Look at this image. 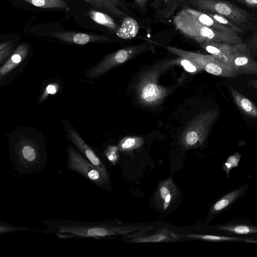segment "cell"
<instances>
[{
	"instance_id": "cell-1",
	"label": "cell",
	"mask_w": 257,
	"mask_h": 257,
	"mask_svg": "<svg viewBox=\"0 0 257 257\" xmlns=\"http://www.w3.org/2000/svg\"><path fill=\"white\" fill-rule=\"evenodd\" d=\"M42 223L46 226V231L53 233L61 238L74 237L101 238L130 232L105 222H94L70 219L45 220Z\"/></svg>"
},
{
	"instance_id": "cell-2",
	"label": "cell",
	"mask_w": 257,
	"mask_h": 257,
	"mask_svg": "<svg viewBox=\"0 0 257 257\" xmlns=\"http://www.w3.org/2000/svg\"><path fill=\"white\" fill-rule=\"evenodd\" d=\"M10 152L11 162L19 173L40 171L47 162L44 144L24 135L11 143Z\"/></svg>"
},
{
	"instance_id": "cell-3",
	"label": "cell",
	"mask_w": 257,
	"mask_h": 257,
	"mask_svg": "<svg viewBox=\"0 0 257 257\" xmlns=\"http://www.w3.org/2000/svg\"><path fill=\"white\" fill-rule=\"evenodd\" d=\"M173 23L182 34L198 43L206 41H219L232 45L244 43L237 33L220 31L202 25L191 19L183 9L174 16Z\"/></svg>"
},
{
	"instance_id": "cell-4",
	"label": "cell",
	"mask_w": 257,
	"mask_h": 257,
	"mask_svg": "<svg viewBox=\"0 0 257 257\" xmlns=\"http://www.w3.org/2000/svg\"><path fill=\"white\" fill-rule=\"evenodd\" d=\"M167 49L179 57L191 60L202 70L211 74L229 78H235L237 76L231 65L211 54H202L171 46L167 47Z\"/></svg>"
},
{
	"instance_id": "cell-5",
	"label": "cell",
	"mask_w": 257,
	"mask_h": 257,
	"mask_svg": "<svg viewBox=\"0 0 257 257\" xmlns=\"http://www.w3.org/2000/svg\"><path fill=\"white\" fill-rule=\"evenodd\" d=\"M217 115L216 110L201 112L196 115L182 135L181 143L183 146L190 148L202 145Z\"/></svg>"
},
{
	"instance_id": "cell-6",
	"label": "cell",
	"mask_w": 257,
	"mask_h": 257,
	"mask_svg": "<svg viewBox=\"0 0 257 257\" xmlns=\"http://www.w3.org/2000/svg\"><path fill=\"white\" fill-rule=\"evenodd\" d=\"M203 12L212 13L225 17L237 25L246 23L249 19L246 11L222 0H188Z\"/></svg>"
},
{
	"instance_id": "cell-7",
	"label": "cell",
	"mask_w": 257,
	"mask_h": 257,
	"mask_svg": "<svg viewBox=\"0 0 257 257\" xmlns=\"http://www.w3.org/2000/svg\"><path fill=\"white\" fill-rule=\"evenodd\" d=\"M67 167L88 180L94 185L103 187L108 182L99 170L73 147L67 149Z\"/></svg>"
},
{
	"instance_id": "cell-8",
	"label": "cell",
	"mask_w": 257,
	"mask_h": 257,
	"mask_svg": "<svg viewBox=\"0 0 257 257\" xmlns=\"http://www.w3.org/2000/svg\"><path fill=\"white\" fill-rule=\"evenodd\" d=\"M147 47L146 45H141L119 50L105 57L96 66L90 69L86 75L91 78L99 77L115 66L124 63Z\"/></svg>"
},
{
	"instance_id": "cell-9",
	"label": "cell",
	"mask_w": 257,
	"mask_h": 257,
	"mask_svg": "<svg viewBox=\"0 0 257 257\" xmlns=\"http://www.w3.org/2000/svg\"><path fill=\"white\" fill-rule=\"evenodd\" d=\"M158 74L154 70L144 75L139 89L141 100L145 103L158 102L166 95V91L158 83Z\"/></svg>"
},
{
	"instance_id": "cell-10",
	"label": "cell",
	"mask_w": 257,
	"mask_h": 257,
	"mask_svg": "<svg viewBox=\"0 0 257 257\" xmlns=\"http://www.w3.org/2000/svg\"><path fill=\"white\" fill-rule=\"evenodd\" d=\"M230 64L237 75L243 74L257 75V61L250 56L249 48L244 43L240 45L231 57Z\"/></svg>"
},
{
	"instance_id": "cell-11",
	"label": "cell",
	"mask_w": 257,
	"mask_h": 257,
	"mask_svg": "<svg viewBox=\"0 0 257 257\" xmlns=\"http://www.w3.org/2000/svg\"><path fill=\"white\" fill-rule=\"evenodd\" d=\"M68 132L69 140L84 157L99 170L106 181L108 182L109 178L105 167L92 149L74 130L69 128Z\"/></svg>"
},
{
	"instance_id": "cell-12",
	"label": "cell",
	"mask_w": 257,
	"mask_h": 257,
	"mask_svg": "<svg viewBox=\"0 0 257 257\" xmlns=\"http://www.w3.org/2000/svg\"><path fill=\"white\" fill-rule=\"evenodd\" d=\"M205 51L230 64L232 55L237 50L241 44L232 45L227 43L206 41L199 43Z\"/></svg>"
},
{
	"instance_id": "cell-13",
	"label": "cell",
	"mask_w": 257,
	"mask_h": 257,
	"mask_svg": "<svg viewBox=\"0 0 257 257\" xmlns=\"http://www.w3.org/2000/svg\"><path fill=\"white\" fill-rule=\"evenodd\" d=\"M183 10L191 19L202 25L220 31L236 33L232 30L222 26L203 12L188 7L184 8Z\"/></svg>"
},
{
	"instance_id": "cell-14",
	"label": "cell",
	"mask_w": 257,
	"mask_h": 257,
	"mask_svg": "<svg viewBox=\"0 0 257 257\" xmlns=\"http://www.w3.org/2000/svg\"><path fill=\"white\" fill-rule=\"evenodd\" d=\"M28 51L29 46L26 44L20 45L17 48L6 62L1 66L0 68L1 80L25 59Z\"/></svg>"
},
{
	"instance_id": "cell-15",
	"label": "cell",
	"mask_w": 257,
	"mask_h": 257,
	"mask_svg": "<svg viewBox=\"0 0 257 257\" xmlns=\"http://www.w3.org/2000/svg\"><path fill=\"white\" fill-rule=\"evenodd\" d=\"M229 90L235 103L244 114L257 117V107L250 100L231 86Z\"/></svg>"
},
{
	"instance_id": "cell-16",
	"label": "cell",
	"mask_w": 257,
	"mask_h": 257,
	"mask_svg": "<svg viewBox=\"0 0 257 257\" xmlns=\"http://www.w3.org/2000/svg\"><path fill=\"white\" fill-rule=\"evenodd\" d=\"M139 26L134 19L126 17L123 19L121 25L115 32L117 37L123 39H131L135 38L139 31Z\"/></svg>"
},
{
	"instance_id": "cell-17",
	"label": "cell",
	"mask_w": 257,
	"mask_h": 257,
	"mask_svg": "<svg viewBox=\"0 0 257 257\" xmlns=\"http://www.w3.org/2000/svg\"><path fill=\"white\" fill-rule=\"evenodd\" d=\"M55 37L63 41L78 45H85L90 42L108 39L106 37L92 36L82 33L75 34L62 33L56 35Z\"/></svg>"
},
{
	"instance_id": "cell-18",
	"label": "cell",
	"mask_w": 257,
	"mask_h": 257,
	"mask_svg": "<svg viewBox=\"0 0 257 257\" xmlns=\"http://www.w3.org/2000/svg\"><path fill=\"white\" fill-rule=\"evenodd\" d=\"M90 4H92L96 6H98L109 11L117 17L122 18L126 17V14L122 11L119 7L124 9L125 10L127 9L121 3L119 0H85Z\"/></svg>"
},
{
	"instance_id": "cell-19",
	"label": "cell",
	"mask_w": 257,
	"mask_h": 257,
	"mask_svg": "<svg viewBox=\"0 0 257 257\" xmlns=\"http://www.w3.org/2000/svg\"><path fill=\"white\" fill-rule=\"evenodd\" d=\"M243 192L241 188L235 189L222 197L216 202L211 209V213H216L222 210L235 200Z\"/></svg>"
},
{
	"instance_id": "cell-20",
	"label": "cell",
	"mask_w": 257,
	"mask_h": 257,
	"mask_svg": "<svg viewBox=\"0 0 257 257\" xmlns=\"http://www.w3.org/2000/svg\"><path fill=\"white\" fill-rule=\"evenodd\" d=\"M175 188L171 180L162 182L159 188V196L163 200V209H166L170 204L175 195Z\"/></svg>"
},
{
	"instance_id": "cell-21",
	"label": "cell",
	"mask_w": 257,
	"mask_h": 257,
	"mask_svg": "<svg viewBox=\"0 0 257 257\" xmlns=\"http://www.w3.org/2000/svg\"><path fill=\"white\" fill-rule=\"evenodd\" d=\"M89 17L95 23L103 25L112 31H116L119 27L109 16L98 11L91 10L88 13Z\"/></svg>"
},
{
	"instance_id": "cell-22",
	"label": "cell",
	"mask_w": 257,
	"mask_h": 257,
	"mask_svg": "<svg viewBox=\"0 0 257 257\" xmlns=\"http://www.w3.org/2000/svg\"><path fill=\"white\" fill-rule=\"evenodd\" d=\"M42 8H59L68 10L66 3L63 0H23Z\"/></svg>"
},
{
	"instance_id": "cell-23",
	"label": "cell",
	"mask_w": 257,
	"mask_h": 257,
	"mask_svg": "<svg viewBox=\"0 0 257 257\" xmlns=\"http://www.w3.org/2000/svg\"><path fill=\"white\" fill-rule=\"evenodd\" d=\"M220 230L236 234H245L257 233V227L245 225H227L218 227Z\"/></svg>"
},
{
	"instance_id": "cell-24",
	"label": "cell",
	"mask_w": 257,
	"mask_h": 257,
	"mask_svg": "<svg viewBox=\"0 0 257 257\" xmlns=\"http://www.w3.org/2000/svg\"><path fill=\"white\" fill-rule=\"evenodd\" d=\"M206 13L222 26L232 30L236 33L242 32V30L240 27L225 17L212 13Z\"/></svg>"
},
{
	"instance_id": "cell-25",
	"label": "cell",
	"mask_w": 257,
	"mask_h": 257,
	"mask_svg": "<svg viewBox=\"0 0 257 257\" xmlns=\"http://www.w3.org/2000/svg\"><path fill=\"white\" fill-rule=\"evenodd\" d=\"M143 143V139L141 138L126 137L120 141L119 147L121 150L128 151L139 147Z\"/></svg>"
},
{
	"instance_id": "cell-26",
	"label": "cell",
	"mask_w": 257,
	"mask_h": 257,
	"mask_svg": "<svg viewBox=\"0 0 257 257\" xmlns=\"http://www.w3.org/2000/svg\"><path fill=\"white\" fill-rule=\"evenodd\" d=\"M174 63L179 64L185 71L189 73H196L202 70L196 63L187 58L180 57Z\"/></svg>"
},
{
	"instance_id": "cell-27",
	"label": "cell",
	"mask_w": 257,
	"mask_h": 257,
	"mask_svg": "<svg viewBox=\"0 0 257 257\" xmlns=\"http://www.w3.org/2000/svg\"><path fill=\"white\" fill-rule=\"evenodd\" d=\"M34 229L27 227L19 226L16 225L11 224L9 223L0 222V234H5L13 233L16 231H31Z\"/></svg>"
},
{
	"instance_id": "cell-28",
	"label": "cell",
	"mask_w": 257,
	"mask_h": 257,
	"mask_svg": "<svg viewBox=\"0 0 257 257\" xmlns=\"http://www.w3.org/2000/svg\"><path fill=\"white\" fill-rule=\"evenodd\" d=\"M189 237L199 238L204 240L210 241H222V240H238L240 238L234 237H228L224 236H217L212 235H198V234H189L187 235Z\"/></svg>"
},
{
	"instance_id": "cell-29",
	"label": "cell",
	"mask_w": 257,
	"mask_h": 257,
	"mask_svg": "<svg viewBox=\"0 0 257 257\" xmlns=\"http://www.w3.org/2000/svg\"><path fill=\"white\" fill-rule=\"evenodd\" d=\"M240 158L241 156L238 153H236L234 155L230 156L228 158L226 162L223 165V170L226 172L227 176L230 170L238 165Z\"/></svg>"
},
{
	"instance_id": "cell-30",
	"label": "cell",
	"mask_w": 257,
	"mask_h": 257,
	"mask_svg": "<svg viewBox=\"0 0 257 257\" xmlns=\"http://www.w3.org/2000/svg\"><path fill=\"white\" fill-rule=\"evenodd\" d=\"M169 238V236L165 235L164 234L160 233L152 236L143 237L141 238H138L136 239L137 242H157L161 241L162 240H167Z\"/></svg>"
},
{
	"instance_id": "cell-31",
	"label": "cell",
	"mask_w": 257,
	"mask_h": 257,
	"mask_svg": "<svg viewBox=\"0 0 257 257\" xmlns=\"http://www.w3.org/2000/svg\"><path fill=\"white\" fill-rule=\"evenodd\" d=\"M59 88V85L57 84H50L45 89L42 96L40 97V101L44 100L49 94H55L57 92Z\"/></svg>"
},
{
	"instance_id": "cell-32",
	"label": "cell",
	"mask_w": 257,
	"mask_h": 257,
	"mask_svg": "<svg viewBox=\"0 0 257 257\" xmlns=\"http://www.w3.org/2000/svg\"><path fill=\"white\" fill-rule=\"evenodd\" d=\"M118 148L115 146H109L107 150L106 156L108 159L111 162L114 163L118 158L117 152Z\"/></svg>"
},
{
	"instance_id": "cell-33",
	"label": "cell",
	"mask_w": 257,
	"mask_h": 257,
	"mask_svg": "<svg viewBox=\"0 0 257 257\" xmlns=\"http://www.w3.org/2000/svg\"><path fill=\"white\" fill-rule=\"evenodd\" d=\"M11 46H9L6 48L0 50V62L2 63L7 58L11 52Z\"/></svg>"
},
{
	"instance_id": "cell-34",
	"label": "cell",
	"mask_w": 257,
	"mask_h": 257,
	"mask_svg": "<svg viewBox=\"0 0 257 257\" xmlns=\"http://www.w3.org/2000/svg\"><path fill=\"white\" fill-rule=\"evenodd\" d=\"M250 7L257 9V0H234Z\"/></svg>"
},
{
	"instance_id": "cell-35",
	"label": "cell",
	"mask_w": 257,
	"mask_h": 257,
	"mask_svg": "<svg viewBox=\"0 0 257 257\" xmlns=\"http://www.w3.org/2000/svg\"><path fill=\"white\" fill-rule=\"evenodd\" d=\"M249 47L257 50V33H254L250 38Z\"/></svg>"
},
{
	"instance_id": "cell-36",
	"label": "cell",
	"mask_w": 257,
	"mask_h": 257,
	"mask_svg": "<svg viewBox=\"0 0 257 257\" xmlns=\"http://www.w3.org/2000/svg\"><path fill=\"white\" fill-rule=\"evenodd\" d=\"M148 0H135L137 5L141 8L145 7Z\"/></svg>"
},
{
	"instance_id": "cell-37",
	"label": "cell",
	"mask_w": 257,
	"mask_h": 257,
	"mask_svg": "<svg viewBox=\"0 0 257 257\" xmlns=\"http://www.w3.org/2000/svg\"><path fill=\"white\" fill-rule=\"evenodd\" d=\"M10 43H11V42H8L1 44L0 50H3V49L6 48V47H8L10 45Z\"/></svg>"
},
{
	"instance_id": "cell-38",
	"label": "cell",
	"mask_w": 257,
	"mask_h": 257,
	"mask_svg": "<svg viewBox=\"0 0 257 257\" xmlns=\"http://www.w3.org/2000/svg\"><path fill=\"white\" fill-rule=\"evenodd\" d=\"M250 84L257 90V80H251L250 81Z\"/></svg>"
},
{
	"instance_id": "cell-39",
	"label": "cell",
	"mask_w": 257,
	"mask_h": 257,
	"mask_svg": "<svg viewBox=\"0 0 257 257\" xmlns=\"http://www.w3.org/2000/svg\"><path fill=\"white\" fill-rule=\"evenodd\" d=\"M172 1H180V0H172Z\"/></svg>"
}]
</instances>
